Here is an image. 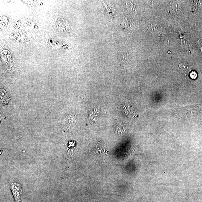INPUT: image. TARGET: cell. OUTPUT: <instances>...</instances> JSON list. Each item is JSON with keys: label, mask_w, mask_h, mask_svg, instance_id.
<instances>
[{"label": "cell", "mask_w": 202, "mask_h": 202, "mask_svg": "<svg viewBox=\"0 0 202 202\" xmlns=\"http://www.w3.org/2000/svg\"><path fill=\"white\" fill-rule=\"evenodd\" d=\"M10 189L16 202H22V189L20 183L12 182L10 184Z\"/></svg>", "instance_id": "6da1fadb"}, {"label": "cell", "mask_w": 202, "mask_h": 202, "mask_svg": "<svg viewBox=\"0 0 202 202\" xmlns=\"http://www.w3.org/2000/svg\"><path fill=\"white\" fill-rule=\"evenodd\" d=\"M75 118L72 115H68L62 121V128L65 131H67L74 125L75 123Z\"/></svg>", "instance_id": "7a4b0ae2"}, {"label": "cell", "mask_w": 202, "mask_h": 202, "mask_svg": "<svg viewBox=\"0 0 202 202\" xmlns=\"http://www.w3.org/2000/svg\"><path fill=\"white\" fill-rule=\"evenodd\" d=\"M95 152L98 155H106L107 153V146L104 144L98 143Z\"/></svg>", "instance_id": "3957f363"}, {"label": "cell", "mask_w": 202, "mask_h": 202, "mask_svg": "<svg viewBox=\"0 0 202 202\" xmlns=\"http://www.w3.org/2000/svg\"><path fill=\"white\" fill-rule=\"evenodd\" d=\"M100 115L99 109L95 108L92 110L89 115V118L92 121H95Z\"/></svg>", "instance_id": "277c9868"}, {"label": "cell", "mask_w": 202, "mask_h": 202, "mask_svg": "<svg viewBox=\"0 0 202 202\" xmlns=\"http://www.w3.org/2000/svg\"><path fill=\"white\" fill-rule=\"evenodd\" d=\"M105 5V11L107 14L110 16H113L114 14L115 8L113 5H109V4H106Z\"/></svg>", "instance_id": "5b68a950"}, {"label": "cell", "mask_w": 202, "mask_h": 202, "mask_svg": "<svg viewBox=\"0 0 202 202\" xmlns=\"http://www.w3.org/2000/svg\"><path fill=\"white\" fill-rule=\"evenodd\" d=\"M119 59L122 64H125L128 59V53L125 52H122L119 54Z\"/></svg>", "instance_id": "8992f818"}, {"label": "cell", "mask_w": 202, "mask_h": 202, "mask_svg": "<svg viewBox=\"0 0 202 202\" xmlns=\"http://www.w3.org/2000/svg\"><path fill=\"white\" fill-rule=\"evenodd\" d=\"M179 66L180 67V69H181L182 73L184 74H185V75H188L190 71L189 66L186 64H183L182 63L180 64V65H179Z\"/></svg>", "instance_id": "52a82bcc"}, {"label": "cell", "mask_w": 202, "mask_h": 202, "mask_svg": "<svg viewBox=\"0 0 202 202\" xmlns=\"http://www.w3.org/2000/svg\"><path fill=\"white\" fill-rule=\"evenodd\" d=\"M122 130L123 131V130H124V128L123 127H122V125H119L117 127V130L118 132H122Z\"/></svg>", "instance_id": "ba28073f"}, {"label": "cell", "mask_w": 202, "mask_h": 202, "mask_svg": "<svg viewBox=\"0 0 202 202\" xmlns=\"http://www.w3.org/2000/svg\"><path fill=\"white\" fill-rule=\"evenodd\" d=\"M197 43L198 44L199 47L200 48V50L202 53V42H200L199 41H197Z\"/></svg>", "instance_id": "9c48e42d"}]
</instances>
